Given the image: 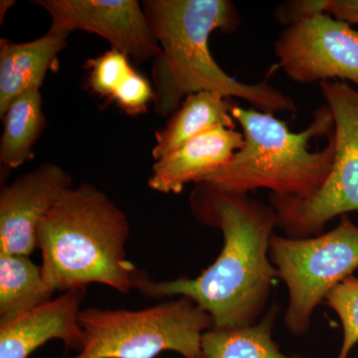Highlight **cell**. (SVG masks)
<instances>
[{"instance_id":"603a6c76","label":"cell","mask_w":358,"mask_h":358,"mask_svg":"<svg viewBox=\"0 0 358 358\" xmlns=\"http://www.w3.org/2000/svg\"><path fill=\"white\" fill-rule=\"evenodd\" d=\"M0 20L3 21V15H6L7 9L9 8V7H11L13 6L15 2L14 1H6V0H2L1 2H0Z\"/></svg>"},{"instance_id":"5b68a950","label":"cell","mask_w":358,"mask_h":358,"mask_svg":"<svg viewBox=\"0 0 358 358\" xmlns=\"http://www.w3.org/2000/svg\"><path fill=\"white\" fill-rule=\"evenodd\" d=\"M83 350L73 358H155L174 352L201 358V339L214 327L210 315L185 296L138 310H81Z\"/></svg>"},{"instance_id":"d6986e66","label":"cell","mask_w":358,"mask_h":358,"mask_svg":"<svg viewBox=\"0 0 358 358\" xmlns=\"http://www.w3.org/2000/svg\"><path fill=\"white\" fill-rule=\"evenodd\" d=\"M341 320L343 341L338 358H348L358 343V279L350 275L329 293L326 300Z\"/></svg>"},{"instance_id":"277c9868","label":"cell","mask_w":358,"mask_h":358,"mask_svg":"<svg viewBox=\"0 0 358 358\" xmlns=\"http://www.w3.org/2000/svg\"><path fill=\"white\" fill-rule=\"evenodd\" d=\"M232 115L241 127L243 147L199 183L228 192L268 189L277 196L306 199L324 182L336 152L334 117L327 105L300 133L274 114L253 108L235 106Z\"/></svg>"},{"instance_id":"5bb4252c","label":"cell","mask_w":358,"mask_h":358,"mask_svg":"<svg viewBox=\"0 0 358 358\" xmlns=\"http://www.w3.org/2000/svg\"><path fill=\"white\" fill-rule=\"evenodd\" d=\"M237 106L233 99L217 92L201 91L186 96L180 107L169 117L166 126L155 131L152 155L155 162L171 155L200 134L211 129H236L232 115Z\"/></svg>"},{"instance_id":"4fadbf2b","label":"cell","mask_w":358,"mask_h":358,"mask_svg":"<svg viewBox=\"0 0 358 358\" xmlns=\"http://www.w3.org/2000/svg\"><path fill=\"white\" fill-rule=\"evenodd\" d=\"M71 32L50 26L43 36L15 43L0 40V117L16 98L40 90L49 71L58 67V56L68 44Z\"/></svg>"},{"instance_id":"52a82bcc","label":"cell","mask_w":358,"mask_h":358,"mask_svg":"<svg viewBox=\"0 0 358 358\" xmlns=\"http://www.w3.org/2000/svg\"><path fill=\"white\" fill-rule=\"evenodd\" d=\"M320 90L334 121L331 171L319 189L306 199L268 196L278 227L289 238L317 236L329 221L358 211V90L339 81L322 82Z\"/></svg>"},{"instance_id":"e0dca14e","label":"cell","mask_w":358,"mask_h":358,"mask_svg":"<svg viewBox=\"0 0 358 358\" xmlns=\"http://www.w3.org/2000/svg\"><path fill=\"white\" fill-rule=\"evenodd\" d=\"M1 119L0 164L6 169H18L34 157L33 148L46 126L40 90H31L16 98Z\"/></svg>"},{"instance_id":"ac0fdd59","label":"cell","mask_w":358,"mask_h":358,"mask_svg":"<svg viewBox=\"0 0 358 358\" xmlns=\"http://www.w3.org/2000/svg\"><path fill=\"white\" fill-rule=\"evenodd\" d=\"M86 69L90 89L110 100L134 71L129 56L112 48L98 57L89 59Z\"/></svg>"},{"instance_id":"8992f818","label":"cell","mask_w":358,"mask_h":358,"mask_svg":"<svg viewBox=\"0 0 358 358\" xmlns=\"http://www.w3.org/2000/svg\"><path fill=\"white\" fill-rule=\"evenodd\" d=\"M270 259L289 291L284 324L289 334L303 336L313 313L338 285L358 268V227L341 216L334 229L310 238L273 235Z\"/></svg>"},{"instance_id":"9c48e42d","label":"cell","mask_w":358,"mask_h":358,"mask_svg":"<svg viewBox=\"0 0 358 358\" xmlns=\"http://www.w3.org/2000/svg\"><path fill=\"white\" fill-rule=\"evenodd\" d=\"M50 15L51 26L72 33H93L107 40L110 48L138 63L154 60L160 47L136 0H36Z\"/></svg>"},{"instance_id":"ba28073f","label":"cell","mask_w":358,"mask_h":358,"mask_svg":"<svg viewBox=\"0 0 358 358\" xmlns=\"http://www.w3.org/2000/svg\"><path fill=\"white\" fill-rule=\"evenodd\" d=\"M278 65L299 84L350 82L358 88V31L331 14L287 26L274 45Z\"/></svg>"},{"instance_id":"8fae6325","label":"cell","mask_w":358,"mask_h":358,"mask_svg":"<svg viewBox=\"0 0 358 358\" xmlns=\"http://www.w3.org/2000/svg\"><path fill=\"white\" fill-rule=\"evenodd\" d=\"M87 287L63 292L44 305L0 324V358H28L52 339H60L66 348L81 352L84 334L79 315Z\"/></svg>"},{"instance_id":"ffe728a7","label":"cell","mask_w":358,"mask_h":358,"mask_svg":"<svg viewBox=\"0 0 358 358\" xmlns=\"http://www.w3.org/2000/svg\"><path fill=\"white\" fill-rule=\"evenodd\" d=\"M112 101H114L117 107L126 114H145L150 103L154 101L152 82L134 70L121 88L117 90Z\"/></svg>"},{"instance_id":"6da1fadb","label":"cell","mask_w":358,"mask_h":358,"mask_svg":"<svg viewBox=\"0 0 358 358\" xmlns=\"http://www.w3.org/2000/svg\"><path fill=\"white\" fill-rule=\"evenodd\" d=\"M189 202L199 222L222 232L220 254L194 279L155 282L145 275L136 289L150 298L189 299L210 315L217 329L257 324L279 279L270 259L271 238L278 226L275 209L248 193L205 182L195 185Z\"/></svg>"},{"instance_id":"2e32d148","label":"cell","mask_w":358,"mask_h":358,"mask_svg":"<svg viewBox=\"0 0 358 358\" xmlns=\"http://www.w3.org/2000/svg\"><path fill=\"white\" fill-rule=\"evenodd\" d=\"M279 306H273L255 324L239 329L212 327L201 339V358H303L287 355L273 339Z\"/></svg>"},{"instance_id":"9a60e30c","label":"cell","mask_w":358,"mask_h":358,"mask_svg":"<svg viewBox=\"0 0 358 358\" xmlns=\"http://www.w3.org/2000/svg\"><path fill=\"white\" fill-rule=\"evenodd\" d=\"M54 292L29 256L0 253V324L44 305Z\"/></svg>"},{"instance_id":"7a4b0ae2","label":"cell","mask_w":358,"mask_h":358,"mask_svg":"<svg viewBox=\"0 0 358 358\" xmlns=\"http://www.w3.org/2000/svg\"><path fill=\"white\" fill-rule=\"evenodd\" d=\"M143 11L160 53L152 60L155 112L171 117L188 95L217 92L270 114H296L293 99L268 81L243 83L217 64L209 48L214 31L234 32L241 15L230 0H145Z\"/></svg>"},{"instance_id":"3957f363","label":"cell","mask_w":358,"mask_h":358,"mask_svg":"<svg viewBox=\"0 0 358 358\" xmlns=\"http://www.w3.org/2000/svg\"><path fill=\"white\" fill-rule=\"evenodd\" d=\"M129 223L124 212L96 186H73L37 229L42 275L54 291L102 284L128 294L145 277L127 260Z\"/></svg>"},{"instance_id":"7c38bea8","label":"cell","mask_w":358,"mask_h":358,"mask_svg":"<svg viewBox=\"0 0 358 358\" xmlns=\"http://www.w3.org/2000/svg\"><path fill=\"white\" fill-rule=\"evenodd\" d=\"M243 143L241 131L223 127L200 134L155 162L148 185L155 192L178 194L188 183L196 185L207 174L229 162Z\"/></svg>"},{"instance_id":"44dd1931","label":"cell","mask_w":358,"mask_h":358,"mask_svg":"<svg viewBox=\"0 0 358 358\" xmlns=\"http://www.w3.org/2000/svg\"><path fill=\"white\" fill-rule=\"evenodd\" d=\"M324 13V0H296L287 1L277 7L275 20L282 25L289 26L303 18Z\"/></svg>"},{"instance_id":"7402d4cb","label":"cell","mask_w":358,"mask_h":358,"mask_svg":"<svg viewBox=\"0 0 358 358\" xmlns=\"http://www.w3.org/2000/svg\"><path fill=\"white\" fill-rule=\"evenodd\" d=\"M324 13L358 25V0H324Z\"/></svg>"},{"instance_id":"30bf717a","label":"cell","mask_w":358,"mask_h":358,"mask_svg":"<svg viewBox=\"0 0 358 358\" xmlns=\"http://www.w3.org/2000/svg\"><path fill=\"white\" fill-rule=\"evenodd\" d=\"M73 178L54 162L14 179L0 192V253L30 256L37 246V229L44 216L68 189Z\"/></svg>"}]
</instances>
